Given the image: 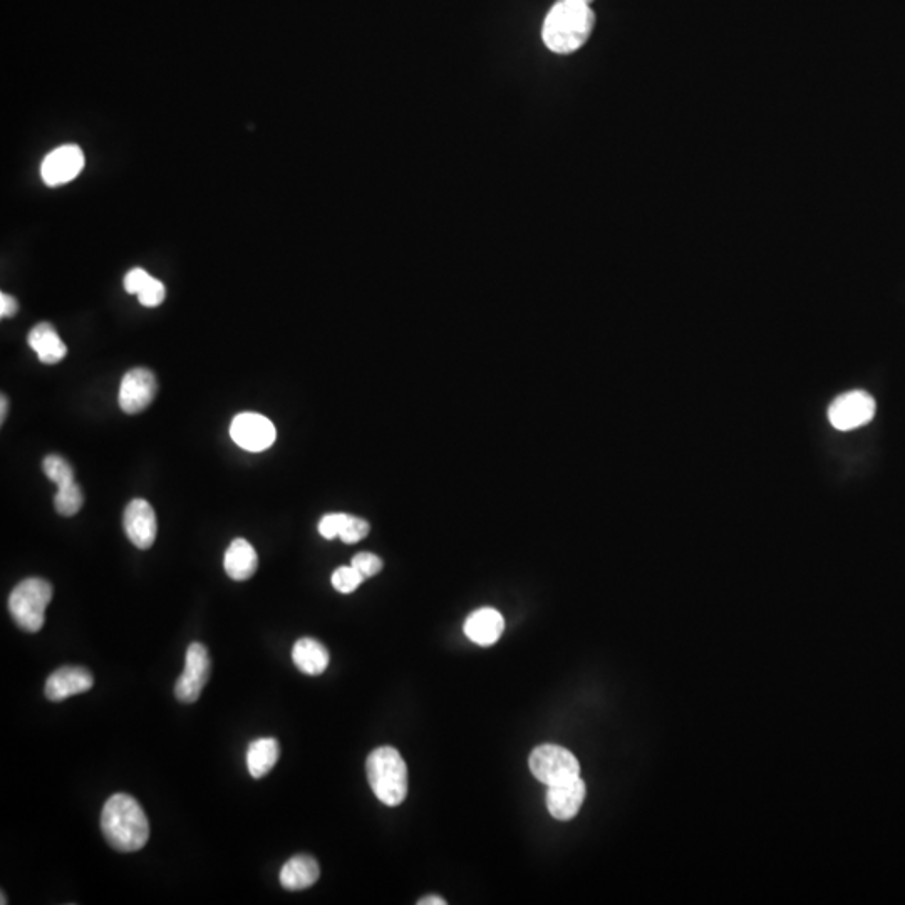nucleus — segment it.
<instances>
[{"instance_id": "25", "label": "nucleus", "mask_w": 905, "mask_h": 905, "mask_svg": "<svg viewBox=\"0 0 905 905\" xmlns=\"http://www.w3.org/2000/svg\"><path fill=\"white\" fill-rule=\"evenodd\" d=\"M347 518H349L347 513H329V515H324L321 518V522H319V533L326 540L339 537L344 527H346Z\"/></svg>"}, {"instance_id": "4", "label": "nucleus", "mask_w": 905, "mask_h": 905, "mask_svg": "<svg viewBox=\"0 0 905 905\" xmlns=\"http://www.w3.org/2000/svg\"><path fill=\"white\" fill-rule=\"evenodd\" d=\"M52 600V585L39 577L22 580L9 597V612L22 631L39 632L46 622V609Z\"/></svg>"}, {"instance_id": "15", "label": "nucleus", "mask_w": 905, "mask_h": 905, "mask_svg": "<svg viewBox=\"0 0 905 905\" xmlns=\"http://www.w3.org/2000/svg\"><path fill=\"white\" fill-rule=\"evenodd\" d=\"M223 567L232 580L244 582L252 579L259 567V557L252 543L247 542L245 538H235L225 552Z\"/></svg>"}, {"instance_id": "27", "label": "nucleus", "mask_w": 905, "mask_h": 905, "mask_svg": "<svg viewBox=\"0 0 905 905\" xmlns=\"http://www.w3.org/2000/svg\"><path fill=\"white\" fill-rule=\"evenodd\" d=\"M151 275L143 269H133L126 274L125 289L128 294L138 295L141 289L150 282Z\"/></svg>"}, {"instance_id": "10", "label": "nucleus", "mask_w": 905, "mask_h": 905, "mask_svg": "<svg viewBox=\"0 0 905 905\" xmlns=\"http://www.w3.org/2000/svg\"><path fill=\"white\" fill-rule=\"evenodd\" d=\"M156 378L148 369H131L119 388V406L126 414L145 411L156 396Z\"/></svg>"}, {"instance_id": "24", "label": "nucleus", "mask_w": 905, "mask_h": 905, "mask_svg": "<svg viewBox=\"0 0 905 905\" xmlns=\"http://www.w3.org/2000/svg\"><path fill=\"white\" fill-rule=\"evenodd\" d=\"M369 530H371V527H369V523L366 520L349 515L346 527L342 530L339 538L347 545H351V543L361 542L362 538L368 537Z\"/></svg>"}, {"instance_id": "22", "label": "nucleus", "mask_w": 905, "mask_h": 905, "mask_svg": "<svg viewBox=\"0 0 905 905\" xmlns=\"http://www.w3.org/2000/svg\"><path fill=\"white\" fill-rule=\"evenodd\" d=\"M331 580L332 585H334V589H336L337 592H341V594H351V592H354V590H356L366 579H364L352 565H347V567H339V569L332 574Z\"/></svg>"}, {"instance_id": "3", "label": "nucleus", "mask_w": 905, "mask_h": 905, "mask_svg": "<svg viewBox=\"0 0 905 905\" xmlns=\"http://www.w3.org/2000/svg\"><path fill=\"white\" fill-rule=\"evenodd\" d=\"M368 781L379 802L398 807L408 795V766L396 748L381 746L366 761Z\"/></svg>"}, {"instance_id": "20", "label": "nucleus", "mask_w": 905, "mask_h": 905, "mask_svg": "<svg viewBox=\"0 0 905 905\" xmlns=\"http://www.w3.org/2000/svg\"><path fill=\"white\" fill-rule=\"evenodd\" d=\"M83 503L84 495L76 481L71 483V485L59 488V492L56 493V498H54L56 512L59 513V515H63V517H73V515H76V513L83 508Z\"/></svg>"}, {"instance_id": "13", "label": "nucleus", "mask_w": 905, "mask_h": 905, "mask_svg": "<svg viewBox=\"0 0 905 905\" xmlns=\"http://www.w3.org/2000/svg\"><path fill=\"white\" fill-rule=\"evenodd\" d=\"M585 795H587V787L580 776L569 783L549 787L547 808H549L550 815L555 820H562V822L572 820L579 813Z\"/></svg>"}, {"instance_id": "30", "label": "nucleus", "mask_w": 905, "mask_h": 905, "mask_svg": "<svg viewBox=\"0 0 905 905\" xmlns=\"http://www.w3.org/2000/svg\"><path fill=\"white\" fill-rule=\"evenodd\" d=\"M0 403H2V409H0V419H2V423H4V421H6L7 408H9V403H7L6 396H2V401H0Z\"/></svg>"}, {"instance_id": "9", "label": "nucleus", "mask_w": 905, "mask_h": 905, "mask_svg": "<svg viewBox=\"0 0 905 905\" xmlns=\"http://www.w3.org/2000/svg\"><path fill=\"white\" fill-rule=\"evenodd\" d=\"M84 153L78 145H63L44 158L41 176L47 187H61L83 171Z\"/></svg>"}, {"instance_id": "2", "label": "nucleus", "mask_w": 905, "mask_h": 905, "mask_svg": "<svg viewBox=\"0 0 905 905\" xmlns=\"http://www.w3.org/2000/svg\"><path fill=\"white\" fill-rule=\"evenodd\" d=\"M101 830L109 847L125 854L143 849L150 838L145 810L126 793H116L104 803Z\"/></svg>"}, {"instance_id": "12", "label": "nucleus", "mask_w": 905, "mask_h": 905, "mask_svg": "<svg viewBox=\"0 0 905 905\" xmlns=\"http://www.w3.org/2000/svg\"><path fill=\"white\" fill-rule=\"evenodd\" d=\"M93 674L86 668L78 666H64L47 678L46 696L54 703L76 696V694L88 693L93 688Z\"/></svg>"}, {"instance_id": "18", "label": "nucleus", "mask_w": 905, "mask_h": 905, "mask_svg": "<svg viewBox=\"0 0 905 905\" xmlns=\"http://www.w3.org/2000/svg\"><path fill=\"white\" fill-rule=\"evenodd\" d=\"M292 659H294L297 669L309 676H319L324 673L331 662V656L324 644L311 637H304L295 642Z\"/></svg>"}, {"instance_id": "8", "label": "nucleus", "mask_w": 905, "mask_h": 905, "mask_svg": "<svg viewBox=\"0 0 905 905\" xmlns=\"http://www.w3.org/2000/svg\"><path fill=\"white\" fill-rule=\"evenodd\" d=\"M230 436L240 448L259 453L274 445L277 430L269 418L257 413H240L230 426Z\"/></svg>"}, {"instance_id": "7", "label": "nucleus", "mask_w": 905, "mask_h": 905, "mask_svg": "<svg viewBox=\"0 0 905 905\" xmlns=\"http://www.w3.org/2000/svg\"><path fill=\"white\" fill-rule=\"evenodd\" d=\"M208 678H210V657L207 647L200 642H193L188 647L183 674L176 681V699L180 703H195L200 698Z\"/></svg>"}, {"instance_id": "14", "label": "nucleus", "mask_w": 905, "mask_h": 905, "mask_svg": "<svg viewBox=\"0 0 905 905\" xmlns=\"http://www.w3.org/2000/svg\"><path fill=\"white\" fill-rule=\"evenodd\" d=\"M463 631L478 646H493L505 631V619L497 609L483 607L468 616Z\"/></svg>"}, {"instance_id": "29", "label": "nucleus", "mask_w": 905, "mask_h": 905, "mask_svg": "<svg viewBox=\"0 0 905 905\" xmlns=\"http://www.w3.org/2000/svg\"><path fill=\"white\" fill-rule=\"evenodd\" d=\"M418 905H446V900L436 897V895H430V897L419 900Z\"/></svg>"}, {"instance_id": "19", "label": "nucleus", "mask_w": 905, "mask_h": 905, "mask_svg": "<svg viewBox=\"0 0 905 905\" xmlns=\"http://www.w3.org/2000/svg\"><path fill=\"white\" fill-rule=\"evenodd\" d=\"M280 746L275 738H259L252 741L247 750V768L254 778H262L272 771L279 761Z\"/></svg>"}, {"instance_id": "1", "label": "nucleus", "mask_w": 905, "mask_h": 905, "mask_svg": "<svg viewBox=\"0 0 905 905\" xmlns=\"http://www.w3.org/2000/svg\"><path fill=\"white\" fill-rule=\"evenodd\" d=\"M594 27L595 12L589 4L557 0L543 21V44L549 51L567 56L585 46Z\"/></svg>"}, {"instance_id": "23", "label": "nucleus", "mask_w": 905, "mask_h": 905, "mask_svg": "<svg viewBox=\"0 0 905 905\" xmlns=\"http://www.w3.org/2000/svg\"><path fill=\"white\" fill-rule=\"evenodd\" d=\"M351 565L364 579L374 577V575H378L383 570V560L379 559L378 555L371 554V552H361V554L354 555Z\"/></svg>"}, {"instance_id": "31", "label": "nucleus", "mask_w": 905, "mask_h": 905, "mask_svg": "<svg viewBox=\"0 0 905 905\" xmlns=\"http://www.w3.org/2000/svg\"><path fill=\"white\" fill-rule=\"evenodd\" d=\"M574 2H582V4H589L590 6L594 0H574Z\"/></svg>"}, {"instance_id": "26", "label": "nucleus", "mask_w": 905, "mask_h": 905, "mask_svg": "<svg viewBox=\"0 0 905 905\" xmlns=\"http://www.w3.org/2000/svg\"><path fill=\"white\" fill-rule=\"evenodd\" d=\"M166 297V289L163 282H160L158 279H153L151 277L150 282L141 289L140 294H138V300L141 302V306L145 307H158L161 302L165 300Z\"/></svg>"}, {"instance_id": "28", "label": "nucleus", "mask_w": 905, "mask_h": 905, "mask_svg": "<svg viewBox=\"0 0 905 905\" xmlns=\"http://www.w3.org/2000/svg\"><path fill=\"white\" fill-rule=\"evenodd\" d=\"M17 311H19L17 300L12 295L2 292L0 294V316L6 319V317L16 316Z\"/></svg>"}, {"instance_id": "5", "label": "nucleus", "mask_w": 905, "mask_h": 905, "mask_svg": "<svg viewBox=\"0 0 905 905\" xmlns=\"http://www.w3.org/2000/svg\"><path fill=\"white\" fill-rule=\"evenodd\" d=\"M533 776L547 787L569 783L580 776L579 760L562 746L542 745L535 748L528 760Z\"/></svg>"}, {"instance_id": "17", "label": "nucleus", "mask_w": 905, "mask_h": 905, "mask_svg": "<svg viewBox=\"0 0 905 905\" xmlns=\"http://www.w3.org/2000/svg\"><path fill=\"white\" fill-rule=\"evenodd\" d=\"M27 341H29V346H31L32 351L36 352L42 364H57V362L63 361L66 354H68V347L61 341L56 329L51 324H47V322L37 324L29 332Z\"/></svg>"}, {"instance_id": "21", "label": "nucleus", "mask_w": 905, "mask_h": 905, "mask_svg": "<svg viewBox=\"0 0 905 905\" xmlns=\"http://www.w3.org/2000/svg\"><path fill=\"white\" fill-rule=\"evenodd\" d=\"M42 470L46 473L47 478L54 481L59 488L74 483L73 466L69 465L68 461L64 460L63 456H46V458H44V463H42Z\"/></svg>"}, {"instance_id": "11", "label": "nucleus", "mask_w": 905, "mask_h": 905, "mask_svg": "<svg viewBox=\"0 0 905 905\" xmlns=\"http://www.w3.org/2000/svg\"><path fill=\"white\" fill-rule=\"evenodd\" d=\"M126 537L130 538L131 543L138 549H150L155 543L156 532H158V523H156L155 510L150 503L141 498H136L126 507L125 517Z\"/></svg>"}, {"instance_id": "6", "label": "nucleus", "mask_w": 905, "mask_h": 905, "mask_svg": "<svg viewBox=\"0 0 905 905\" xmlns=\"http://www.w3.org/2000/svg\"><path fill=\"white\" fill-rule=\"evenodd\" d=\"M875 416V401L865 391H852L833 401L828 419L835 430H857L870 423Z\"/></svg>"}, {"instance_id": "16", "label": "nucleus", "mask_w": 905, "mask_h": 905, "mask_svg": "<svg viewBox=\"0 0 905 905\" xmlns=\"http://www.w3.org/2000/svg\"><path fill=\"white\" fill-rule=\"evenodd\" d=\"M321 877V869L317 860L311 855H295L285 862L280 870V884L285 890L297 892V890L309 889L316 884Z\"/></svg>"}]
</instances>
